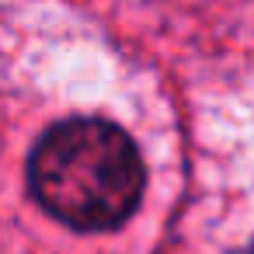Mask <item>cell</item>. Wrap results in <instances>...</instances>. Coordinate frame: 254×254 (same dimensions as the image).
<instances>
[{
    "mask_svg": "<svg viewBox=\"0 0 254 254\" xmlns=\"http://www.w3.org/2000/svg\"><path fill=\"white\" fill-rule=\"evenodd\" d=\"M35 202L73 230L122 226L143 195L136 143L112 122L66 119L42 132L28 157Z\"/></svg>",
    "mask_w": 254,
    "mask_h": 254,
    "instance_id": "cell-1",
    "label": "cell"
},
{
    "mask_svg": "<svg viewBox=\"0 0 254 254\" xmlns=\"http://www.w3.org/2000/svg\"><path fill=\"white\" fill-rule=\"evenodd\" d=\"M247 254H254V251H247Z\"/></svg>",
    "mask_w": 254,
    "mask_h": 254,
    "instance_id": "cell-2",
    "label": "cell"
}]
</instances>
